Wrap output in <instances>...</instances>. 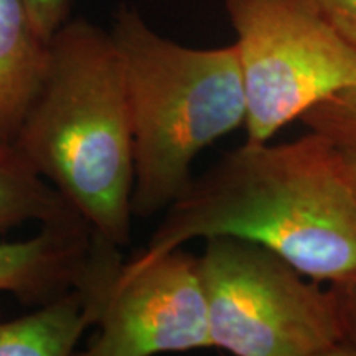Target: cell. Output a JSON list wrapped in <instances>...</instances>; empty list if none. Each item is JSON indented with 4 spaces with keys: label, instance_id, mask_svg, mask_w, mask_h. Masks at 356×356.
<instances>
[{
    "label": "cell",
    "instance_id": "obj_1",
    "mask_svg": "<svg viewBox=\"0 0 356 356\" xmlns=\"http://www.w3.org/2000/svg\"><path fill=\"white\" fill-rule=\"evenodd\" d=\"M213 236L261 244L318 282L356 277V195L337 147L309 132L231 150L167 208L140 254Z\"/></svg>",
    "mask_w": 356,
    "mask_h": 356
},
{
    "label": "cell",
    "instance_id": "obj_9",
    "mask_svg": "<svg viewBox=\"0 0 356 356\" xmlns=\"http://www.w3.org/2000/svg\"><path fill=\"white\" fill-rule=\"evenodd\" d=\"M91 327L95 315L79 287L19 318L0 310V356H70Z\"/></svg>",
    "mask_w": 356,
    "mask_h": 356
},
{
    "label": "cell",
    "instance_id": "obj_2",
    "mask_svg": "<svg viewBox=\"0 0 356 356\" xmlns=\"http://www.w3.org/2000/svg\"><path fill=\"white\" fill-rule=\"evenodd\" d=\"M12 145L63 195L92 233L127 246L132 229V129L126 76L109 32L68 20Z\"/></svg>",
    "mask_w": 356,
    "mask_h": 356
},
{
    "label": "cell",
    "instance_id": "obj_8",
    "mask_svg": "<svg viewBox=\"0 0 356 356\" xmlns=\"http://www.w3.org/2000/svg\"><path fill=\"white\" fill-rule=\"evenodd\" d=\"M50 65V42L35 29L25 0H0V142L12 144Z\"/></svg>",
    "mask_w": 356,
    "mask_h": 356
},
{
    "label": "cell",
    "instance_id": "obj_5",
    "mask_svg": "<svg viewBox=\"0 0 356 356\" xmlns=\"http://www.w3.org/2000/svg\"><path fill=\"white\" fill-rule=\"evenodd\" d=\"M246 99V142H269L318 102L356 86V48L315 0H226Z\"/></svg>",
    "mask_w": 356,
    "mask_h": 356
},
{
    "label": "cell",
    "instance_id": "obj_6",
    "mask_svg": "<svg viewBox=\"0 0 356 356\" xmlns=\"http://www.w3.org/2000/svg\"><path fill=\"white\" fill-rule=\"evenodd\" d=\"M91 233L78 287L95 315L88 356H152L213 348L200 257L184 246L131 261Z\"/></svg>",
    "mask_w": 356,
    "mask_h": 356
},
{
    "label": "cell",
    "instance_id": "obj_11",
    "mask_svg": "<svg viewBox=\"0 0 356 356\" xmlns=\"http://www.w3.org/2000/svg\"><path fill=\"white\" fill-rule=\"evenodd\" d=\"M300 121L333 145H356V86L318 102Z\"/></svg>",
    "mask_w": 356,
    "mask_h": 356
},
{
    "label": "cell",
    "instance_id": "obj_13",
    "mask_svg": "<svg viewBox=\"0 0 356 356\" xmlns=\"http://www.w3.org/2000/svg\"><path fill=\"white\" fill-rule=\"evenodd\" d=\"M35 29L50 42L60 26L70 20L73 0H25Z\"/></svg>",
    "mask_w": 356,
    "mask_h": 356
},
{
    "label": "cell",
    "instance_id": "obj_15",
    "mask_svg": "<svg viewBox=\"0 0 356 356\" xmlns=\"http://www.w3.org/2000/svg\"><path fill=\"white\" fill-rule=\"evenodd\" d=\"M337 147L338 160H340V168L348 181V185L356 195V145Z\"/></svg>",
    "mask_w": 356,
    "mask_h": 356
},
{
    "label": "cell",
    "instance_id": "obj_3",
    "mask_svg": "<svg viewBox=\"0 0 356 356\" xmlns=\"http://www.w3.org/2000/svg\"><path fill=\"white\" fill-rule=\"evenodd\" d=\"M126 76L132 129L134 218L165 211L193 181L202 150L244 127L246 99L234 44L190 48L121 6L111 29Z\"/></svg>",
    "mask_w": 356,
    "mask_h": 356
},
{
    "label": "cell",
    "instance_id": "obj_12",
    "mask_svg": "<svg viewBox=\"0 0 356 356\" xmlns=\"http://www.w3.org/2000/svg\"><path fill=\"white\" fill-rule=\"evenodd\" d=\"M338 322L348 356H356V277L330 284Z\"/></svg>",
    "mask_w": 356,
    "mask_h": 356
},
{
    "label": "cell",
    "instance_id": "obj_14",
    "mask_svg": "<svg viewBox=\"0 0 356 356\" xmlns=\"http://www.w3.org/2000/svg\"><path fill=\"white\" fill-rule=\"evenodd\" d=\"M325 19L356 48V0H315Z\"/></svg>",
    "mask_w": 356,
    "mask_h": 356
},
{
    "label": "cell",
    "instance_id": "obj_10",
    "mask_svg": "<svg viewBox=\"0 0 356 356\" xmlns=\"http://www.w3.org/2000/svg\"><path fill=\"white\" fill-rule=\"evenodd\" d=\"M81 220L63 195L30 167L15 147L0 142V233L30 221L42 226Z\"/></svg>",
    "mask_w": 356,
    "mask_h": 356
},
{
    "label": "cell",
    "instance_id": "obj_7",
    "mask_svg": "<svg viewBox=\"0 0 356 356\" xmlns=\"http://www.w3.org/2000/svg\"><path fill=\"white\" fill-rule=\"evenodd\" d=\"M91 228L86 221L42 225L32 238L0 244V292L38 307L78 287L86 269Z\"/></svg>",
    "mask_w": 356,
    "mask_h": 356
},
{
    "label": "cell",
    "instance_id": "obj_4",
    "mask_svg": "<svg viewBox=\"0 0 356 356\" xmlns=\"http://www.w3.org/2000/svg\"><path fill=\"white\" fill-rule=\"evenodd\" d=\"M200 270L213 348L236 356H348L330 287L261 244L204 239Z\"/></svg>",
    "mask_w": 356,
    "mask_h": 356
}]
</instances>
